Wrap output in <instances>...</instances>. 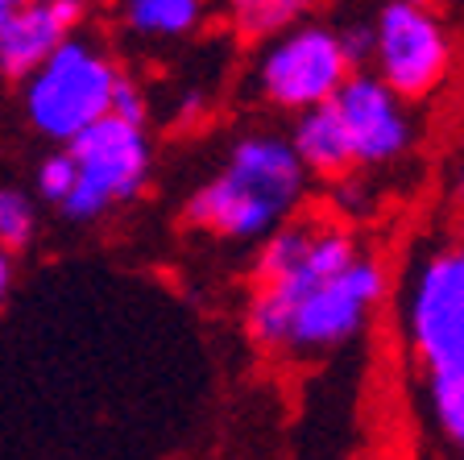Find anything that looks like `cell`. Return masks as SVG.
<instances>
[{"label":"cell","mask_w":464,"mask_h":460,"mask_svg":"<svg viewBox=\"0 0 464 460\" xmlns=\"http://www.w3.org/2000/svg\"><path fill=\"white\" fill-rule=\"evenodd\" d=\"M402 340L423 386L431 432L464 460V245H440L411 266Z\"/></svg>","instance_id":"6da1fadb"},{"label":"cell","mask_w":464,"mask_h":460,"mask_svg":"<svg viewBox=\"0 0 464 460\" xmlns=\"http://www.w3.org/2000/svg\"><path fill=\"white\" fill-rule=\"evenodd\" d=\"M307 171L299 166L286 137L249 133L228 150L224 166L191 191L183 216L195 229H208L228 240L270 237L299 208Z\"/></svg>","instance_id":"7a4b0ae2"},{"label":"cell","mask_w":464,"mask_h":460,"mask_svg":"<svg viewBox=\"0 0 464 460\" xmlns=\"http://www.w3.org/2000/svg\"><path fill=\"white\" fill-rule=\"evenodd\" d=\"M121 71L100 46L67 38L25 79V116L38 133L71 145L79 133L104 121Z\"/></svg>","instance_id":"3957f363"},{"label":"cell","mask_w":464,"mask_h":460,"mask_svg":"<svg viewBox=\"0 0 464 460\" xmlns=\"http://www.w3.org/2000/svg\"><path fill=\"white\" fill-rule=\"evenodd\" d=\"M75 166V187L58 208L71 220H96L116 203L133 200L150 179V142L145 129L104 116L63 150Z\"/></svg>","instance_id":"277c9868"},{"label":"cell","mask_w":464,"mask_h":460,"mask_svg":"<svg viewBox=\"0 0 464 460\" xmlns=\"http://www.w3.org/2000/svg\"><path fill=\"white\" fill-rule=\"evenodd\" d=\"M373 75L398 100H423L452 71V38L448 25L423 5L394 0L382 5L373 21Z\"/></svg>","instance_id":"5b68a950"},{"label":"cell","mask_w":464,"mask_h":460,"mask_svg":"<svg viewBox=\"0 0 464 460\" xmlns=\"http://www.w3.org/2000/svg\"><path fill=\"white\" fill-rule=\"evenodd\" d=\"M353 75L344 50H340L336 29L307 21L266 46L257 63V87L261 96L290 113H311L319 104H332L344 79Z\"/></svg>","instance_id":"8992f818"},{"label":"cell","mask_w":464,"mask_h":460,"mask_svg":"<svg viewBox=\"0 0 464 460\" xmlns=\"http://www.w3.org/2000/svg\"><path fill=\"white\" fill-rule=\"evenodd\" d=\"M386 295V269L373 258H357L344 274L303 295L290 311L286 348L295 353H328L348 345L365 328L369 311Z\"/></svg>","instance_id":"52a82bcc"},{"label":"cell","mask_w":464,"mask_h":460,"mask_svg":"<svg viewBox=\"0 0 464 460\" xmlns=\"http://www.w3.org/2000/svg\"><path fill=\"white\" fill-rule=\"evenodd\" d=\"M361 258L353 232L332 229V224H311V240L307 253L286 279L257 287L249 303V336L261 348H286V328H290V311L303 295H311L315 287L332 282L336 274H344L353 261Z\"/></svg>","instance_id":"ba28073f"},{"label":"cell","mask_w":464,"mask_h":460,"mask_svg":"<svg viewBox=\"0 0 464 460\" xmlns=\"http://www.w3.org/2000/svg\"><path fill=\"white\" fill-rule=\"evenodd\" d=\"M357 166H390L415 142V116L373 71H353L332 96Z\"/></svg>","instance_id":"9c48e42d"},{"label":"cell","mask_w":464,"mask_h":460,"mask_svg":"<svg viewBox=\"0 0 464 460\" xmlns=\"http://www.w3.org/2000/svg\"><path fill=\"white\" fill-rule=\"evenodd\" d=\"M83 21L79 0H25L13 5V17L0 38V75L29 79L34 71L71 38V29Z\"/></svg>","instance_id":"30bf717a"},{"label":"cell","mask_w":464,"mask_h":460,"mask_svg":"<svg viewBox=\"0 0 464 460\" xmlns=\"http://www.w3.org/2000/svg\"><path fill=\"white\" fill-rule=\"evenodd\" d=\"M290 150H295L303 171H315V174H324V179H344V174L357 166L353 162L348 133L332 104L299 113V125L290 133Z\"/></svg>","instance_id":"8fae6325"},{"label":"cell","mask_w":464,"mask_h":460,"mask_svg":"<svg viewBox=\"0 0 464 460\" xmlns=\"http://www.w3.org/2000/svg\"><path fill=\"white\" fill-rule=\"evenodd\" d=\"M199 21H203L199 0H133V5H125V25L137 38L170 42L191 34Z\"/></svg>","instance_id":"7c38bea8"},{"label":"cell","mask_w":464,"mask_h":460,"mask_svg":"<svg viewBox=\"0 0 464 460\" xmlns=\"http://www.w3.org/2000/svg\"><path fill=\"white\" fill-rule=\"evenodd\" d=\"M307 240H311V224H282V229H274L257 253V266H253L257 287H270V282L286 279L290 269L303 261V253H307Z\"/></svg>","instance_id":"4fadbf2b"},{"label":"cell","mask_w":464,"mask_h":460,"mask_svg":"<svg viewBox=\"0 0 464 460\" xmlns=\"http://www.w3.org/2000/svg\"><path fill=\"white\" fill-rule=\"evenodd\" d=\"M299 17H303L299 0H241V5H232V21L249 38H270V34L278 38Z\"/></svg>","instance_id":"5bb4252c"},{"label":"cell","mask_w":464,"mask_h":460,"mask_svg":"<svg viewBox=\"0 0 464 460\" xmlns=\"http://www.w3.org/2000/svg\"><path fill=\"white\" fill-rule=\"evenodd\" d=\"M34 229H38V216H34V203L21 191H0V250L17 253L34 240Z\"/></svg>","instance_id":"9a60e30c"},{"label":"cell","mask_w":464,"mask_h":460,"mask_svg":"<svg viewBox=\"0 0 464 460\" xmlns=\"http://www.w3.org/2000/svg\"><path fill=\"white\" fill-rule=\"evenodd\" d=\"M71 187H75V166H71L67 153H54V158H46V162L38 166V191H42V200L63 203L71 195Z\"/></svg>","instance_id":"2e32d148"},{"label":"cell","mask_w":464,"mask_h":460,"mask_svg":"<svg viewBox=\"0 0 464 460\" xmlns=\"http://www.w3.org/2000/svg\"><path fill=\"white\" fill-rule=\"evenodd\" d=\"M108 116L125 121V125L145 129V100L125 75H121V83H116V92H112V108H108Z\"/></svg>","instance_id":"e0dca14e"},{"label":"cell","mask_w":464,"mask_h":460,"mask_svg":"<svg viewBox=\"0 0 464 460\" xmlns=\"http://www.w3.org/2000/svg\"><path fill=\"white\" fill-rule=\"evenodd\" d=\"M336 38H340V50H344V58H348V67L373 58V25H348V29H340Z\"/></svg>","instance_id":"ac0fdd59"},{"label":"cell","mask_w":464,"mask_h":460,"mask_svg":"<svg viewBox=\"0 0 464 460\" xmlns=\"http://www.w3.org/2000/svg\"><path fill=\"white\" fill-rule=\"evenodd\" d=\"M9 287H13V253L0 250V307L9 299Z\"/></svg>","instance_id":"d6986e66"},{"label":"cell","mask_w":464,"mask_h":460,"mask_svg":"<svg viewBox=\"0 0 464 460\" xmlns=\"http://www.w3.org/2000/svg\"><path fill=\"white\" fill-rule=\"evenodd\" d=\"M13 17V0H0V38H5V25Z\"/></svg>","instance_id":"ffe728a7"},{"label":"cell","mask_w":464,"mask_h":460,"mask_svg":"<svg viewBox=\"0 0 464 460\" xmlns=\"http://www.w3.org/2000/svg\"><path fill=\"white\" fill-rule=\"evenodd\" d=\"M456 200L464 203V162H460V171H456Z\"/></svg>","instance_id":"44dd1931"}]
</instances>
